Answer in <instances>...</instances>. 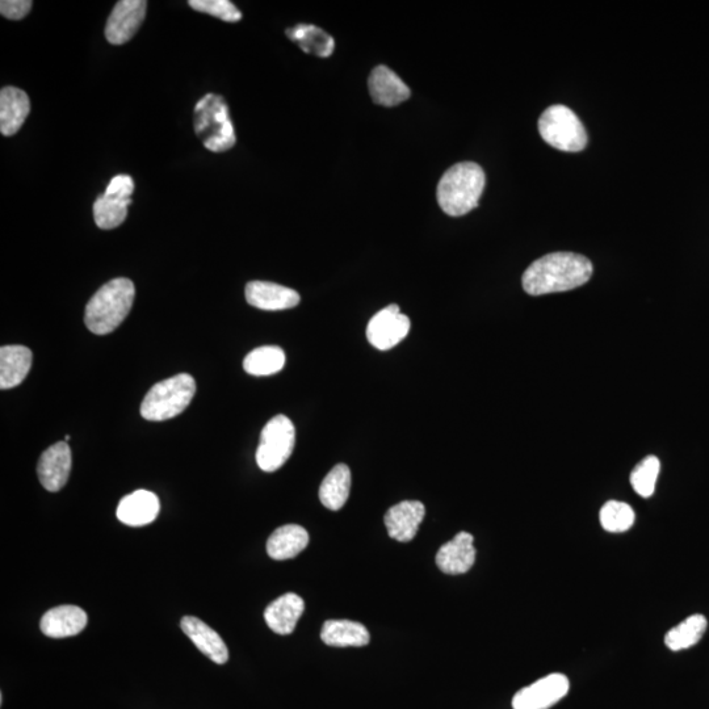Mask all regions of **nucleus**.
Segmentation results:
<instances>
[{
	"label": "nucleus",
	"mask_w": 709,
	"mask_h": 709,
	"mask_svg": "<svg viewBox=\"0 0 709 709\" xmlns=\"http://www.w3.org/2000/svg\"><path fill=\"white\" fill-rule=\"evenodd\" d=\"M134 182L129 175H117L109 182L106 192L94 204V220L98 228L116 229L128 216L132 204Z\"/></svg>",
	"instance_id": "6e6552de"
},
{
	"label": "nucleus",
	"mask_w": 709,
	"mask_h": 709,
	"mask_svg": "<svg viewBox=\"0 0 709 709\" xmlns=\"http://www.w3.org/2000/svg\"><path fill=\"white\" fill-rule=\"evenodd\" d=\"M593 275V263L576 253H552L535 260L524 272V291L531 296L572 291Z\"/></svg>",
	"instance_id": "f257e3e1"
},
{
	"label": "nucleus",
	"mask_w": 709,
	"mask_h": 709,
	"mask_svg": "<svg viewBox=\"0 0 709 709\" xmlns=\"http://www.w3.org/2000/svg\"><path fill=\"white\" fill-rule=\"evenodd\" d=\"M309 544V534L304 527L287 524L278 528L267 541V553L271 559L284 561L295 559Z\"/></svg>",
	"instance_id": "5701e85b"
},
{
	"label": "nucleus",
	"mask_w": 709,
	"mask_h": 709,
	"mask_svg": "<svg viewBox=\"0 0 709 709\" xmlns=\"http://www.w3.org/2000/svg\"><path fill=\"white\" fill-rule=\"evenodd\" d=\"M161 510L159 498L148 490H137L121 499L117 507V519L130 527H142L153 523Z\"/></svg>",
	"instance_id": "f3484780"
},
{
	"label": "nucleus",
	"mask_w": 709,
	"mask_h": 709,
	"mask_svg": "<svg viewBox=\"0 0 709 709\" xmlns=\"http://www.w3.org/2000/svg\"><path fill=\"white\" fill-rule=\"evenodd\" d=\"M32 359V351L28 347L0 348V388L7 390L22 384L31 371Z\"/></svg>",
	"instance_id": "4be33fe9"
},
{
	"label": "nucleus",
	"mask_w": 709,
	"mask_h": 709,
	"mask_svg": "<svg viewBox=\"0 0 709 709\" xmlns=\"http://www.w3.org/2000/svg\"><path fill=\"white\" fill-rule=\"evenodd\" d=\"M188 4L194 10L224 20V22L237 23L242 19L241 11L229 0H191Z\"/></svg>",
	"instance_id": "7c9ffc66"
},
{
	"label": "nucleus",
	"mask_w": 709,
	"mask_h": 709,
	"mask_svg": "<svg viewBox=\"0 0 709 709\" xmlns=\"http://www.w3.org/2000/svg\"><path fill=\"white\" fill-rule=\"evenodd\" d=\"M707 619L703 615H692L685 622L671 628L665 636L667 648L673 652L691 648L699 643L707 629Z\"/></svg>",
	"instance_id": "cd10ccee"
},
{
	"label": "nucleus",
	"mask_w": 709,
	"mask_h": 709,
	"mask_svg": "<svg viewBox=\"0 0 709 709\" xmlns=\"http://www.w3.org/2000/svg\"><path fill=\"white\" fill-rule=\"evenodd\" d=\"M194 127L205 148L222 153L236 145V130L230 119L228 104L220 95L208 94L197 102Z\"/></svg>",
	"instance_id": "20e7f679"
},
{
	"label": "nucleus",
	"mask_w": 709,
	"mask_h": 709,
	"mask_svg": "<svg viewBox=\"0 0 709 709\" xmlns=\"http://www.w3.org/2000/svg\"><path fill=\"white\" fill-rule=\"evenodd\" d=\"M305 603L297 594L281 595L264 611V620L278 635H291L304 614Z\"/></svg>",
	"instance_id": "aec40b11"
},
{
	"label": "nucleus",
	"mask_w": 709,
	"mask_h": 709,
	"mask_svg": "<svg viewBox=\"0 0 709 709\" xmlns=\"http://www.w3.org/2000/svg\"><path fill=\"white\" fill-rule=\"evenodd\" d=\"M351 490V471L346 464H338L322 481L320 499L331 511L341 510L346 505Z\"/></svg>",
	"instance_id": "393cba45"
},
{
	"label": "nucleus",
	"mask_w": 709,
	"mask_h": 709,
	"mask_svg": "<svg viewBox=\"0 0 709 709\" xmlns=\"http://www.w3.org/2000/svg\"><path fill=\"white\" fill-rule=\"evenodd\" d=\"M485 172L474 162L456 163L444 172L436 190L440 208L448 216L460 217L477 208L485 188Z\"/></svg>",
	"instance_id": "f03ea898"
},
{
	"label": "nucleus",
	"mask_w": 709,
	"mask_h": 709,
	"mask_svg": "<svg viewBox=\"0 0 709 709\" xmlns=\"http://www.w3.org/2000/svg\"><path fill=\"white\" fill-rule=\"evenodd\" d=\"M136 289L132 280L117 278L108 281L88 301L85 313L87 329L96 335L115 331L132 309Z\"/></svg>",
	"instance_id": "7ed1b4c3"
},
{
	"label": "nucleus",
	"mask_w": 709,
	"mask_h": 709,
	"mask_svg": "<svg viewBox=\"0 0 709 709\" xmlns=\"http://www.w3.org/2000/svg\"><path fill=\"white\" fill-rule=\"evenodd\" d=\"M69 440H70V435H66V436H65V442H69Z\"/></svg>",
	"instance_id": "473e14b6"
},
{
	"label": "nucleus",
	"mask_w": 709,
	"mask_h": 709,
	"mask_svg": "<svg viewBox=\"0 0 709 709\" xmlns=\"http://www.w3.org/2000/svg\"><path fill=\"white\" fill-rule=\"evenodd\" d=\"M148 2L121 0L113 8L106 25V39L112 45H124L132 40L144 23Z\"/></svg>",
	"instance_id": "9b49d317"
},
{
	"label": "nucleus",
	"mask_w": 709,
	"mask_h": 709,
	"mask_svg": "<svg viewBox=\"0 0 709 709\" xmlns=\"http://www.w3.org/2000/svg\"><path fill=\"white\" fill-rule=\"evenodd\" d=\"M196 383L188 373H179L155 384L141 404V415L146 421L162 422L178 417L194 400Z\"/></svg>",
	"instance_id": "39448f33"
},
{
	"label": "nucleus",
	"mask_w": 709,
	"mask_h": 709,
	"mask_svg": "<svg viewBox=\"0 0 709 709\" xmlns=\"http://www.w3.org/2000/svg\"><path fill=\"white\" fill-rule=\"evenodd\" d=\"M410 320L400 312V306L393 304L380 310L367 327V338L373 347L388 351L408 337Z\"/></svg>",
	"instance_id": "1a4fd4ad"
},
{
	"label": "nucleus",
	"mask_w": 709,
	"mask_h": 709,
	"mask_svg": "<svg viewBox=\"0 0 709 709\" xmlns=\"http://www.w3.org/2000/svg\"><path fill=\"white\" fill-rule=\"evenodd\" d=\"M369 94L373 102L384 107H396L410 98V88L387 66H377L369 75Z\"/></svg>",
	"instance_id": "a211bd4d"
},
{
	"label": "nucleus",
	"mask_w": 709,
	"mask_h": 709,
	"mask_svg": "<svg viewBox=\"0 0 709 709\" xmlns=\"http://www.w3.org/2000/svg\"><path fill=\"white\" fill-rule=\"evenodd\" d=\"M323 643L335 648L366 646L371 640L368 629L363 624L351 620H327L321 631Z\"/></svg>",
	"instance_id": "b1692460"
},
{
	"label": "nucleus",
	"mask_w": 709,
	"mask_h": 709,
	"mask_svg": "<svg viewBox=\"0 0 709 709\" xmlns=\"http://www.w3.org/2000/svg\"><path fill=\"white\" fill-rule=\"evenodd\" d=\"M296 443L291 419L276 415L264 426L257 450V464L263 472H276L287 463Z\"/></svg>",
	"instance_id": "0eeeda50"
},
{
	"label": "nucleus",
	"mask_w": 709,
	"mask_h": 709,
	"mask_svg": "<svg viewBox=\"0 0 709 709\" xmlns=\"http://www.w3.org/2000/svg\"><path fill=\"white\" fill-rule=\"evenodd\" d=\"M71 471V450L66 442H58L44 451L37 465L41 485L57 493L66 485Z\"/></svg>",
	"instance_id": "f8f14e48"
},
{
	"label": "nucleus",
	"mask_w": 709,
	"mask_h": 709,
	"mask_svg": "<svg viewBox=\"0 0 709 709\" xmlns=\"http://www.w3.org/2000/svg\"><path fill=\"white\" fill-rule=\"evenodd\" d=\"M425 515V505L419 501H404L390 507L384 518L390 538L409 543L417 535Z\"/></svg>",
	"instance_id": "2eb2a0df"
},
{
	"label": "nucleus",
	"mask_w": 709,
	"mask_h": 709,
	"mask_svg": "<svg viewBox=\"0 0 709 709\" xmlns=\"http://www.w3.org/2000/svg\"><path fill=\"white\" fill-rule=\"evenodd\" d=\"M87 622V614L81 607L60 606L46 612L41 619L40 628L45 636L65 639L79 635L86 628Z\"/></svg>",
	"instance_id": "6ab92c4d"
},
{
	"label": "nucleus",
	"mask_w": 709,
	"mask_h": 709,
	"mask_svg": "<svg viewBox=\"0 0 709 709\" xmlns=\"http://www.w3.org/2000/svg\"><path fill=\"white\" fill-rule=\"evenodd\" d=\"M31 0H2L0 2V12L4 18L10 20H22L31 11Z\"/></svg>",
	"instance_id": "2f4dec72"
},
{
	"label": "nucleus",
	"mask_w": 709,
	"mask_h": 709,
	"mask_svg": "<svg viewBox=\"0 0 709 709\" xmlns=\"http://www.w3.org/2000/svg\"><path fill=\"white\" fill-rule=\"evenodd\" d=\"M473 535L459 532L436 553V565L443 573L459 576L469 572L476 561Z\"/></svg>",
	"instance_id": "4468645a"
},
{
	"label": "nucleus",
	"mask_w": 709,
	"mask_h": 709,
	"mask_svg": "<svg viewBox=\"0 0 709 709\" xmlns=\"http://www.w3.org/2000/svg\"><path fill=\"white\" fill-rule=\"evenodd\" d=\"M31 111L28 95L16 87H4L0 91V132L14 136L23 127Z\"/></svg>",
	"instance_id": "412c9836"
},
{
	"label": "nucleus",
	"mask_w": 709,
	"mask_h": 709,
	"mask_svg": "<svg viewBox=\"0 0 709 709\" xmlns=\"http://www.w3.org/2000/svg\"><path fill=\"white\" fill-rule=\"evenodd\" d=\"M661 471V463L656 456L645 457L631 473V484L635 492L643 498L652 497Z\"/></svg>",
	"instance_id": "c756f323"
},
{
	"label": "nucleus",
	"mask_w": 709,
	"mask_h": 709,
	"mask_svg": "<svg viewBox=\"0 0 709 709\" xmlns=\"http://www.w3.org/2000/svg\"><path fill=\"white\" fill-rule=\"evenodd\" d=\"M245 295L251 306L268 310V312L292 309L301 301V297L295 289L270 283V281H250L246 285Z\"/></svg>",
	"instance_id": "ddd939ff"
},
{
	"label": "nucleus",
	"mask_w": 709,
	"mask_h": 709,
	"mask_svg": "<svg viewBox=\"0 0 709 709\" xmlns=\"http://www.w3.org/2000/svg\"><path fill=\"white\" fill-rule=\"evenodd\" d=\"M182 631L186 633L192 643L201 653L205 654L209 660L217 665H224L229 660L228 646L221 639V636L209 627L208 624L201 622L195 616H184L180 622Z\"/></svg>",
	"instance_id": "dca6fc26"
},
{
	"label": "nucleus",
	"mask_w": 709,
	"mask_h": 709,
	"mask_svg": "<svg viewBox=\"0 0 709 709\" xmlns=\"http://www.w3.org/2000/svg\"><path fill=\"white\" fill-rule=\"evenodd\" d=\"M569 679L564 674H549L531 686L516 692L514 709H549L569 692Z\"/></svg>",
	"instance_id": "9d476101"
},
{
	"label": "nucleus",
	"mask_w": 709,
	"mask_h": 709,
	"mask_svg": "<svg viewBox=\"0 0 709 709\" xmlns=\"http://www.w3.org/2000/svg\"><path fill=\"white\" fill-rule=\"evenodd\" d=\"M289 40L295 41L305 53L317 57H330L334 52V39L316 25H296L287 29Z\"/></svg>",
	"instance_id": "a878e982"
},
{
	"label": "nucleus",
	"mask_w": 709,
	"mask_h": 709,
	"mask_svg": "<svg viewBox=\"0 0 709 709\" xmlns=\"http://www.w3.org/2000/svg\"><path fill=\"white\" fill-rule=\"evenodd\" d=\"M539 132L548 145L568 153L582 151L587 145V132L580 117L562 104L545 109L539 119Z\"/></svg>",
	"instance_id": "423d86ee"
},
{
	"label": "nucleus",
	"mask_w": 709,
	"mask_h": 709,
	"mask_svg": "<svg viewBox=\"0 0 709 709\" xmlns=\"http://www.w3.org/2000/svg\"><path fill=\"white\" fill-rule=\"evenodd\" d=\"M604 530L612 534H622L635 523L636 515L632 507L619 501H608L599 514Z\"/></svg>",
	"instance_id": "c85d7f7f"
},
{
	"label": "nucleus",
	"mask_w": 709,
	"mask_h": 709,
	"mask_svg": "<svg viewBox=\"0 0 709 709\" xmlns=\"http://www.w3.org/2000/svg\"><path fill=\"white\" fill-rule=\"evenodd\" d=\"M285 366V354L278 346L255 348L243 360V369L253 376L275 375Z\"/></svg>",
	"instance_id": "bb28decb"
}]
</instances>
